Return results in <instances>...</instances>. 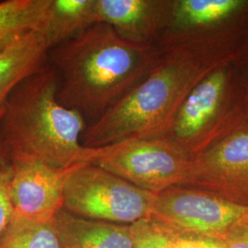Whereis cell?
<instances>
[{
  "instance_id": "obj_1",
  "label": "cell",
  "mask_w": 248,
  "mask_h": 248,
  "mask_svg": "<svg viewBox=\"0 0 248 248\" xmlns=\"http://www.w3.org/2000/svg\"><path fill=\"white\" fill-rule=\"evenodd\" d=\"M162 53L156 46L130 43L109 25L95 23L51 48L47 62L58 76L59 102L91 124L143 79Z\"/></svg>"
},
{
  "instance_id": "obj_2",
  "label": "cell",
  "mask_w": 248,
  "mask_h": 248,
  "mask_svg": "<svg viewBox=\"0 0 248 248\" xmlns=\"http://www.w3.org/2000/svg\"><path fill=\"white\" fill-rule=\"evenodd\" d=\"M222 64L185 49L163 51L143 79L87 125L81 138L83 146L100 147L128 139L164 136L189 92Z\"/></svg>"
},
{
  "instance_id": "obj_3",
  "label": "cell",
  "mask_w": 248,
  "mask_h": 248,
  "mask_svg": "<svg viewBox=\"0 0 248 248\" xmlns=\"http://www.w3.org/2000/svg\"><path fill=\"white\" fill-rule=\"evenodd\" d=\"M59 79L47 63L22 80L4 105L1 136L9 164L35 160L54 168L81 163L87 122L57 98Z\"/></svg>"
},
{
  "instance_id": "obj_4",
  "label": "cell",
  "mask_w": 248,
  "mask_h": 248,
  "mask_svg": "<svg viewBox=\"0 0 248 248\" xmlns=\"http://www.w3.org/2000/svg\"><path fill=\"white\" fill-rule=\"evenodd\" d=\"M248 123V80L240 63L228 62L196 85L164 136L192 158Z\"/></svg>"
},
{
  "instance_id": "obj_5",
  "label": "cell",
  "mask_w": 248,
  "mask_h": 248,
  "mask_svg": "<svg viewBox=\"0 0 248 248\" xmlns=\"http://www.w3.org/2000/svg\"><path fill=\"white\" fill-rule=\"evenodd\" d=\"M156 46L241 63L248 54V0H169Z\"/></svg>"
},
{
  "instance_id": "obj_6",
  "label": "cell",
  "mask_w": 248,
  "mask_h": 248,
  "mask_svg": "<svg viewBox=\"0 0 248 248\" xmlns=\"http://www.w3.org/2000/svg\"><path fill=\"white\" fill-rule=\"evenodd\" d=\"M81 163L100 167L157 194L170 187L184 186L190 157L169 138L159 136L85 147Z\"/></svg>"
},
{
  "instance_id": "obj_7",
  "label": "cell",
  "mask_w": 248,
  "mask_h": 248,
  "mask_svg": "<svg viewBox=\"0 0 248 248\" xmlns=\"http://www.w3.org/2000/svg\"><path fill=\"white\" fill-rule=\"evenodd\" d=\"M155 195L106 169L80 163L65 182L62 210L90 220L132 224L150 218Z\"/></svg>"
},
{
  "instance_id": "obj_8",
  "label": "cell",
  "mask_w": 248,
  "mask_h": 248,
  "mask_svg": "<svg viewBox=\"0 0 248 248\" xmlns=\"http://www.w3.org/2000/svg\"><path fill=\"white\" fill-rule=\"evenodd\" d=\"M151 218L172 230L222 240L248 220V207L191 186H174L155 195Z\"/></svg>"
},
{
  "instance_id": "obj_9",
  "label": "cell",
  "mask_w": 248,
  "mask_h": 248,
  "mask_svg": "<svg viewBox=\"0 0 248 248\" xmlns=\"http://www.w3.org/2000/svg\"><path fill=\"white\" fill-rule=\"evenodd\" d=\"M182 186L248 207V123L190 158Z\"/></svg>"
},
{
  "instance_id": "obj_10",
  "label": "cell",
  "mask_w": 248,
  "mask_h": 248,
  "mask_svg": "<svg viewBox=\"0 0 248 248\" xmlns=\"http://www.w3.org/2000/svg\"><path fill=\"white\" fill-rule=\"evenodd\" d=\"M79 164L54 168L35 160L11 162L9 197L13 217L53 222L62 209L65 182Z\"/></svg>"
},
{
  "instance_id": "obj_11",
  "label": "cell",
  "mask_w": 248,
  "mask_h": 248,
  "mask_svg": "<svg viewBox=\"0 0 248 248\" xmlns=\"http://www.w3.org/2000/svg\"><path fill=\"white\" fill-rule=\"evenodd\" d=\"M169 3V0H95V21L109 25L130 43L156 46Z\"/></svg>"
},
{
  "instance_id": "obj_12",
  "label": "cell",
  "mask_w": 248,
  "mask_h": 248,
  "mask_svg": "<svg viewBox=\"0 0 248 248\" xmlns=\"http://www.w3.org/2000/svg\"><path fill=\"white\" fill-rule=\"evenodd\" d=\"M53 224L63 248H133L130 224L86 219L62 209Z\"/></svg>"
},
{
  "instance_id": "obj_13",
  "label": "cell",
  "mask_w": 248,
  "mask_h": 248,
  "mask_svg": "<svg viewBox=\"0 0 248 248\" xmlns=\"http://www.w3.org/2000/svg\"><path fill=\"white\" fill-rule=\"evenodd\" d=\"M49 46L43 32H32L0 53V108L12 90L47 62Z\"/></svg>"
},
{
  "instance_id": "obj_14",
  "label": "cell",
  "mask_w": 248,
  "mask_h": 248,
  "mask_svg": "<svg viewBox=\"0 0 248 248\" xmlns=\"http://www.w3.org/2000/svg\"><path fill=\"white\" fill-rule=\"evenodd\" d=\"M95 0H51L43 34L49 50L96 23Z\"/></svg>"
},
{
  "instance_id": "obj_15",
  "label": "cell",
  "mask_w": 248,
  "mask_h": 248,
  "mask_svg": "<svg viewBox=\"0 0 248 248\" xmlns=\"http://www.w3.org/2000/svg\"><path fill=\"white\" fill-rule=\"evenodd\" d=\"M50 1L0 2V53L24 36L43 31Z\"/></svg>"
},
{
  "instance_id": "obj_16",
  "label": "cell",
  "mask_w": 248,
  "mask_h": 248,
  "mask_svg": "<svg viewBox=\"0 0 248 248\" xmlns=\"http://www.w3.org/2000/svg\"><path fill=\"white\" fill-rule=\"evenodd\" d=\"M0 248H63L53 222L13 217L0 235Z\"/></svg>"
},
{
  "instance_id": "obj_17",
  "label": "cell",
  "mask_w": 248,
  "mask_h": 248,
  "mask_svg": "<svg viewBox=\"0 0 248 248\" xmlns=\"http://www.w3.org/2000/svg\"><path fill=\"white\" fill-rule=\"evenodd\" d=\"M133 248H171L164 226L152 218L130 224Z\"/></svg>"
},
{
  "instance_id": "obj_18",
  "label": "cell",
  "mask_w": 248,
  "mask_h": 248,
  "mask_svg": "<svg viewBox=\"0 0 248 248\" xmlns=\"http://www.w3.org/2000/svg\"><path fill=\"white\" fill-rule=\"evenodd\" d=\"M163 226L169 235L171 248H225L222 240L181 232Z\"/></svg>"
},
{
  "instance_id": "obj_19",
  "label": "cell",
  "mask_w": 248,
  "mask_h": 248,
  "mask_svg": "<svg viewBox=\"0 0 248 248\" xmlns=\"http://www.w3.org/2000/svg\"><path fill=\"white\" fill-rule=\"evenodd\" d=\"M10 175V164L0 166V235L13 216L9 197Z\"/></svg>"
},
{
  "instance_id": "obj_20",
  "label": "cell",
  "mask_w": 248,
  "mask_h": 248,
  "mask_svg": "<svg viewBox=\"0 0 248 248\" xmlns=\"http://www.w3.org/2000/svg\"><path fill=\"white\" fill-rule=\"evenodd\" d=\"M222 242L225 248H248V220L233 226Z\"/></svg>"
},
{
  "instance_id": "obj_21",
  "label": "cell",
  "mask_w": 248,
  "mask_h": 248,
  "mask_svg": "<svg viewBox=\"0 0 248 248\" xmlns=\"http://www.w3.org/2000/svg\"><path fill=\"white\" fill-rule=\"evenodd\" d=\"M3 112H4V107L2 108H0V166L9 164V161L8 159L7 154H6V150H5V147H4L3 140H2V136H1V120H2Z\"/></svg>"
},
{
  "instance_id": "obj_22",
  "label": "cell",
  "mask_w": 248,
  "mask_h": 248,
  "mask_svg": "<svg viewBox=\"0 0 248 248\" xmlns=\"http://www.w3.org/2000/svg\"><path fill=\"white\" fill-rule=\"evenodd\" d=\"M240 64H241V66L243 68V71H244V74L246 76V78L248 80V56L245 58V60L241 62Z\"/></svg>"
}]
</instances>
